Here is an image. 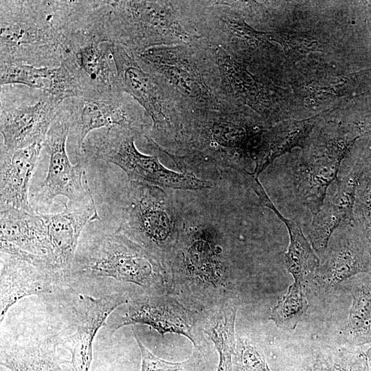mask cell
Wrapping results in <instances>:
<instances>
[{
	"label": "cell",
	"instance_id": "obj_1",
	"mask_svg": "<svg viewBox=\"0 0 371 371\" xmlns=\"http://www.w3.org/2000/svg\"><path fill=\"white\" fill-rule=\"evenodd\" d=\"M271 125L247 107L194 111L183 116L175 150L163 153L183 171L213 165L259 175L265 169Z\"/></svg>",
	"mask_w": 371,
	"mask_h": 371
},
{
	"label": "cell",
	"instance_id": "obj_2",
	"mask_svg": "<svg viewBox=\"0 0 371 371\" xmlns=\"http://www.w3.org/2000/svg\"><path fill=\"white\" fill-rule=\"evenodd\" d=\"M76 17L74 0H1L0 63L59 67Z\"/></svg>",
	"mask_w": 371,
	"mask_h": 371
},
{
	"label": "cell",
	"instance_id": "obj_3",
	"mask_svg": "<svg viewBox=\"0 0 371 371\" xmlns=\"http://www.w3.org/2000/svg\"><path fill=\"white\" fill-rule=\"evenodd\" d=\"M150 74L180 113L222 108L218 75L205 42L148 49L135 56Z\"/></svg>",
	"mask_w": 371,
	"mask_h": 371
},
{
	"label": "cell",
	"instance_id": "obj_4",
	"mask_svg": "<svg viewBox=\"0 0 371 371\" xmlns=\"http://www.w3.org/2000/svg\"><path fill=\"white\" fill-rule=\"evenodd\" d=\"M186 26L198 38L218 46L251 68L271 76L274 49L267 32L245 19L238 1H181Z\"/></svg>",
	"mask_w": 371,
	"mask_h": 371
},
{
	"label": "cell",
	"instance_id": "obj_5",
	"mask_svg": "<svg viewBox=\"0 0 371 371\" xmlns=\"http://www.w3.org/2000/svg\"><path fill=\"white\" fill-rule=\"evenodd\" d=\"M109 3V42L120 45L134 56L198 38L185 25L181 1L110 0Z\"/></svg>",
	"mask_w": 371,
	"mask_h": 371
},
{
	"label": "cell",
	"instance_id": "obj_6",
	"mask_svg": "<svg viewBox=\"0 0 371 371\" xmlns=\"http://www.w3.org/2000/svg\"><path fill=\"white\" fill-rule=\"evenodd\" d=\"M117 232L168 266L185 231L171 197L162 188L130 181Z\"/></svg>",
	"mask_w": 371,
	"mask_h": 371
},
{
	"label": "cell",
	"instance_id": "obj_7",
	"mask_svg": "<svg viewBox=\"0 0 371 371\" xmlns=\"http://www.w3.org/2000/svg\"><path fill=\"white\" fill-rule=\"evenodd\" d=\"M72 280L111 278L142 287L148 293H164L168 269L140 245L116 231L76 251Z\"/></svg>",
	"mask_w": 371,
	"mask_h": 371
},
{
	"label": "cell",
	"instance_id": "obj_8",
	"mask_svg": "<svg viewBox=\"0 0 371 371\" xmlns=\"http://www.w3.org/2000/svg\"><path fill=\"white\" fill-rule=\"evenodd\" d=\"M87 137L82 153L120 168L130 181L148 183L160 188L202 190L213 182L198 178L192 172H178L166 168L157 155L139 152L135 135L120 127L104 128Z\"/></svg>",
	"mask_w": 371,
	"mask_h": 371
},
{
	"label": "cell",
	"instance_id": "obj_9",
	"mask_svg": "<svg viewBox=\"0 0 371 371\" xmlns=\"http://www.w3.org/2000/svg\"><path fill=\"white\" fill-rule=\"evenodd\" d=\"M117 89L131 96L152 120L147 137L172 153L180 137L182 115L156 79L144 71L135 56L119 44L109 43Z\"/></svg>",
	"mask_w": 371,
	"mask_h": 371
},
{
	"label": "cell",
	"instance_id": "obj_10",
	"mask_svg": "<svg viewBox=\"0 0 371 371\" xmlns=\"http://www.w3.org/2000/svg\"><path fill=\"white\" fill-rule=\"evenodd\" d=\"M61 65L75 82L78 97L108 100L122 93L117 87L106 23H96L70 35Z\"/></svg>",
	"mask_w": 371,
	"mask_h": 371
},
{
	"label": "cell",
	"instance_id": "obj_11",
	"mask_svg": "<svg viewBox=\"0 0 371 371\" xmlns=\"http://www.w3.org/2000/svg\"><path fill=\"white\" fill-rule=\"evenodd\" d=\"M361 137L355 124L302 148L293 168V183L299 201L315 215L322 205L329 186L337 179L341 161Z\"/></svg>",
	"mask_w": 371,
	"mask_h": 371
},
{
	"label": "cell",
	"instance_id": "obj_12",
	"mask_svg": "<svg viewBox=\"0 0 371 371\" xmlns=\"http://www.w3.org/2000/svg\"><path fill=\"white\" fill-rule=\"evenodd\" d=\"M63 102L25 85L1 86V143L9 148L43 144Z\"/></svg>",
	"mask_w": 371,
	"mask_h": 371
},
{
	"label": "cell",
	"instance_id": "obj_13",
	"mask_svg": "<svg viewBox=\"0 0 371 371\" xmlns=\"http://www.w3.org/2000/svg\"><path fill=\"white\" fill-rule=\"evenodd\" d=\"M60 109L69 124L67 143L79 154L82 153L87 135L93 131L120 127L137 138H144L152 128V120L144 109L123 92L108 100L68 98L63 102Z\"/></svg>",
	"mask_w": 371,
	"mask_h": 371
},
{
	"label": "cell",
	"instance_id": "obj_14",
	"mask_svg": "<svg viewBox=\"0 0 371 371\" xmlns=\"http://www.w3.org/2000/svg\"><path fill=\"white\" fill-rule=\"evenodd\" d=\"M218 75L222 108L247 107L271 124L279 120V93L270 78L251 71L221 47L202 39Z\"/></svg>",
	"mask_w": 371,
	"mask_h": 371
},
{
	"label": "cell",
	"instance_id": "obj_15",
	"mask_svg": "<svg viewBox=\"0 0 371 371\" xmlns=\"http://www.w3.org/2000/svg\"><path fill=\"white\" fill-rule=\"evenodd\" d=\"M131 324H144L161 335L176 333L186 337L195 349L201 346L202 334L195 315L180 302L164 293H148L128 300L108 317L105 326L109 335Z\"/></svg>",
	"mask_w": 371,
	"mask_h": 371
},
{
	"label": "cell",
	"instance_id": "obj_16",
	"mask_svg": "<svg viewBox=\"0 0 371 371\" xmlns=\"http://www.w3.org/2000/svg\"><path fill=\"white\" fill-rule=\"evenodd\" d=\"M68 135L69 124L60 107L43 142L49 161L46 177L36 199L47 203L62 196L70 203H95L85 170L81 164L74 165L69 161L67 153Z\"/></svg>",
	"mask_w": 371,
	"mask_h": 371
},
{
	"label": "cell",
	"instance_id": "obj_17",
	"mask_svg": "<svg viewBox=\"0 0 371 371\" xmlns=\"http://www.w3.org/2000/svg\"><path fill=\"white\" fill-rule=\"evenodd\" d=\"M57 214H43L48 242V263L65 284L71 281V271L81 232L85 226L100 219L95 203L67 202Z\"/></svg>",
	"mask_w": 371,
	"mask_h": 371
},
{
	"label": "cell",
	"instance_id": "obj_18",
	"mask_svg": "<svg viewBox=\"0 0 371 371\" xmlns=\"http://www.w3.org/2000/svg\"><path fill=\"white\" fill-rule=\"evenodd\" d=\"M335 232L312 282L324 293L359 274L371 273L370 254L355 225L341 226Z\"/></svg>",
	"mask_w": 371,
	"mask_h": 371
},
{
	"label": "cell",
	"instance_id": "obj_19",
	"mask_svg": "<svg viewBox=\"0 0 371 371\" xmlns=\"http://www.w3.org/2000/svg\"><path fill=\"white\" fill-rule=\"evenodd\" d=\"M0 214L1 254L52 271L48 263V242L43 214L12 207L1 210Z\"/></svg>",
	"mask_w": 371,
	"mask_h": 371
},
{
	"label": "cell",
	"instance_id": "obj_20",
	"mask_svg": "<svg viewBox=\"0 0 371 371\" xmlns=\"http://www.w3.org/2000/svg\"><path fill=\"white\" fill-rule=\"evenodd\" d=\"M128 300L122 293L100 297L81 295L74 306V332L63 339L71 352L69 362L73 371H90L93 344L99 329L109 315Z\"/></svg>",
	"mask_w": 371,
	"mask_h": 371
},
{
	"label": "cell",
	"instance_id": "obj_21",
	"mask_svg": "<svg viewBox=\"0 0 371 371\" xmlns=\"http://www.w3.org/2000/svg\"><path fill=\"white\" fill-rule=\"evenodd\" d=\"M362 168L356 164L345 177L337 179L333 190L326 196L319 211L313 215L308 238L320 256L327 249L330 238L339 227L355 225V205Z\"/></svg>",
	"mask_w": 371,
	"mask_h": 371
},
{
	"label": "cell",
	"instance_id": "obj_22",
	"mask_svg": "<svg viewBox=\"0 0 371 371\" xmlns=\"http://www.w3.org/2000/svg\"><path fill=\"white\" fill-rule=\"evenodd\" d=\"M0 321L19 300L51 293L65 284L53 271L33 263L1 254Z\"/></svg>",
	"mask_w": 371,
	"mask_h": 371
},
{
	"label": "cell",
	"instance_id": "obj_23",
	"mask_svg": "<svg viewBox=\"0 0 371 371\" xmlns=\"http://www.w3.org/2000/svg\"><path fill=\"white\" fill-rule=\"evenodd\" d=\"M43 144L9 148L1 143V210L16 208L34 212L29 201L30 181L37 164Z\"/></svg>",
	"mask_w": 371,
	"mask_h": 371
},
{
	"label": "cell",
	"instance_id": "obj_24",
	"mask_svg": "<svg viewBox=\"0 0 371 371\" xmlns=\"http://www.w3.org/2000/svg\"><path fill=\"white\" fill-rule=\"evenodd\" d=\"M57 335L19 338L2 346L1 364L12 371H62Z\"/></svg>",
	"mask_w": 371,
	"mask_h": 371
},
{
	"label": "cell",
	"instance_id": "obj_25",
	"mask_svg": "<svg viewBox=\"0 0 371 371\" xmlns=\"http://www.w3.org/2000/svg\"><path fill=\"white\" fill-rule=\"evenodd\" d=\"M21 85L43 91L64 101L78 98L73 78L60 65L57 67L0 64V85Z\"/></svg>",
	"mask_w": 371,
	"mask_h": 371
},
{
	"label": "cell",
	"instance_id": "obj_26",
	"mask_svg": "<svg viewBox=\"0 0 371 371\" xmlns=\"http://www.w3.org/2000/svg\"><path fill=\"white\" fill-rule=\"evenodd\" d=\"M262 205L271 210L287 228L289 245L284 255L286 270L293 276L294 281L304 284L312 282L320 265V260L309 240L304 234L300 225L291 219L285 218L278 210L266 192L258 196Z\"/></svg>",
	"mask_w": 371,
	"mask_h": 371
},
{
	"label": "cell",
	"instance_id": "obj_27",
	"mask_svg": "<svg viewBox=\"0 0 371 371\" xmlns=\"http://www.w3.org/2000/svg\"><path fill=\"white\" fill-rule=\"evenodd\" d=\"M349 310L344 336L348 345L361 347L371 344V273L353 278Z\"/></svg>",
	"mask_w": 371,
	"mask_h": 371
},
{
	"label": "cell",
	"instance_id": "obj_28",
	"mask_svg": "<svg viewBox=\"0 0 371 371\" xmlns=\"http://www.w3.org/2000/svg\"><path fill=\"white\" fill-rule=\"evenodd\" d=\"M297 371H371L361 347L321 346L313 349Z\"/></svg>",
	"mask_w": 371,
	"mask_h": 371
},
{
	"label": "cell",
	"instance_id": "obj_29",
	"mask_svg": "<svg viewBox=\"0 0 371 371\" xmlns=\"http://www.w3.org/2000/svg\"><path fill=\"white\" fill-rule=\"evenodd\" d=\"M236 311L235 306L222 308L212 317L206 330L219 354L217 371H234L233 358L236 342L234 325Z\"/></svg>",
	"mask_w": 371,
	"mask_h": 371
},
{
	"label": "cell",
	"instance_id": "obj_30",
	"mask_svg": "<svg viewBox=\"0 0 371 371\" xmlns=\"http://www.w3.org/2000/svg\"><path fill=\"white\" fill-rule=\"evenodd\" d=\"M305 286L294 281L286 293L273 308L270 319L284 330H293L302 321L308 308Z\"/></svg>",
	"mask_w": 371,
	"mask_h": 371
},
{
	"label": "cell",
	"instance_id": "obj_31",
	"mask_svg": "<svg viewBox=\"0 0 371 371\" xmlns=\"http://www.w3.org/2000/svg\"><path fill=\"white\" fill-rule=\"evenodd\" d=\"M355 227L361 236L371 258V171L359 181L355 205Z\"/></svg>",
	"mask_w": 371,
	"mask_h": 371
},
{
	"label": "cell",
	"instance_id": "obj_32",
	"mask_svg": "<svg viewBox=\"0 0 371 371\" xmlns=\"http://www.w3.org/2000/svg\"><path fill=\"white\" fill-rule=\"evenodd\" d=\"M364 76L361 72L328 81L311 82L303 87L306 91L305 97L315 100H326L348 93L352 94L359 90V85Z\"/></svg>",
	"mask_w": 371,
	"mask_h": 371
},
{
	"label": "cell",
	"instance_id": "obj_33",
	"mask_svg": "<svg viewBox=\"0 0 371 371\" xmlns=\"http://www.w3.org/2000/svg\"><path fill=\"white\" fill-rule=\"evenodd\" d=\"M268 38L281 45L286 54L297 59L310 52L322 51L319 41L310 36L280 31L267 32Z\"/></svg>",
	"mask_w": 371,
	"mask_h": 371
},
{
	"label": "cell",
	"instance_id": "obj_34",
	"mask_svg": "<svg viewBox=\"0 0 371 371\" xmlns=\"http://www.w3.org/2000/svg\"><path fill=\"white\" fill-rule=\"evenodd\" d=\"M234 371H271L263 355L246 339H236Z\"/></svg>",
	"mask_w": 371,
	"mask_h": 371
},
{
	"label": "cell",
	"instance_id": "obj_35",
	"mask_svg": "<svg viewBox=\"0 0 371 371\" xmlns=\"http://www.w3.org/2000/svg\"><path fill=\"white\" fill-rule=\"evenodd\" d=\"M142 356L140 371H190L196 361V355L183 362H171L159 358L152 353L134 333Z\"/></svg>",
	"mask_w": 371,
	"mask_h": 371
},
{
	"label": "cell",
	"instance_id": "obj_36",
	"mask_svg": "<svg viewBox=\"0 0 371 371\" xmlns=\"http://www.w3.org/2000/svg\"><path fill=\"white\" fill-rule=\"evenodd\" d=\"M354 124L357 126L361 136L371 135V113L359 122Z\"/></svg>",
	"mask_w": 371,
	"mask_h": 371
},
{
	"label": "cell",
	"instance_id": "obj_37",
	"mask_svg": "<svg viewBox=\"0 0 371 371\" xmlns=\"http://www.w3.org/2000/svg\"><path fill=\"white\" fill-rule=\"evenodd\" d=\"M368 359V362L371 368V347L366 352Z\"/></svg>",
	"mask_w": 371,
	"mask_h": 371
}]
</instances>
